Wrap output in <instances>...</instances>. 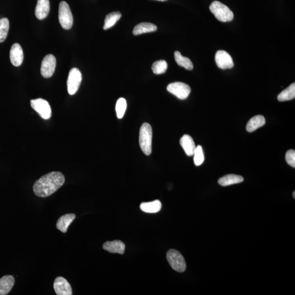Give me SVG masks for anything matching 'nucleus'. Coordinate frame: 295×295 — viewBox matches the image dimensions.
Wrapping results in <instances>:
<instances>
[{
    "instance_id": "obj_30",
    "label": "nucleus",
    "mask_w": 295,
    "mask_h": 295,
    "mask_svg": "<svg viewBox=\"0 0 295 295\" xmlns=\"http://www.w3.org/2000/svg\"><path fill=\"white\" fill-rule=\"evenodd\" d=\"M293 196L294 199H295V191H294V193L293 194Z\"/></svg>"
},
{
    "instance_id": "obj_26",
    "label": "nucleus",
    "mask_w": 295,
    "mask_h": 295,
    "mask_svg": "<svg viewBox=\"0 0 295 295\" xmlns=\"http://www.w3.org/2000/svg\"><path fill=\"white\" fill-rule=\"evenodd\" d=\"M167 62L164 60L156 61L152 65L151 69L154 74H161L166 73L167 69Z\"/></svg>"
},
{
    "instance_id": "obj_29",
    "label": "nucleus",
    "mask_w": 295,
    "mask_h": 295,
    "mask_svg": "<svg viewBox=\"0 0 295 295\" xmlns=\"http://www.w3.org/2000/svg\"><path fill=\"white\" fill-rule=\"evenodd\" d=\"M285 160L287 163L292 167H295V151L289 150L285 155Z\"/></svg>"
},
{
    "instance_id": "obj_27",
    "label": "nucleus",
    "mask_w": 295,
    "mask_h": 295,
    "mask_svg": "<svg viewBox=\"0 0 295 295\" xmlns=\"http://www.w3.org/2000/svg\"><path fill=\"white\" fill-rule=\"evenodd\" d=\"M127 108V102L124 98H120L116 104L115 111L119 119L123 118Z\"/></svg>"
},
{
    "instance_id": "obj_3",
    "label": "nucleus",
    "mask_w": 295,
    "mask_h": 295,
    "mask_svg": "<svg viewBox=\"0 0 295 295\" xmlns=\"http://www.w3.org/2000/svg\"><path fill=\"white\" fill-rule=\"evenodd\" d=\"M209 10L219 21L228 22L234 19L233 12L229 7L220 1H213L209 6Z\"/></svg>"
},
{
    "instance_id": "obj_22",
    "label": "nucleus",
    "mask_w": 295,
    "mask_h": 295,
    "mask_svg": "<svg viewBox=\"0 0 295 295\" xmlns=\"http://www.w3.org/2000/svg\"><path fill=\"white\" fill-rule=\"evenodd\" d=\"M174 59L177 64L187 70H192L194 68L193 63L188 57L183 56L180 52L174 53Z\"/></svg>"
},
{
    "instance_id": "obj_19",
    "label": "nucleus",
    "mask_w": 295,
    "mask_h": 295,
    "mask_svg": "<svg viewBox=\"0 0 295 295\" xmlns=\"http://www.w3.org/2000/svg\"><path fill=\"white\" fill-rule=\"evenodd\" d=\"M266 123V120L262 115H257L253 117L248 122L247 127V131L249 132H254L258 128L263 126Z\"/></svg>"
},
{
    "instance_id": "obj_23",
    "label": "nucleus",
    "mask_w": 295,
    "mask_h": 295,
    "mask_svg": "<svg viewBox=\"0 0 295 295\" xmlns=\"http://www.w3.org/2000/svg\"><path fill=\"white\" fill-rule=\"evenodd\" d=\"M295 97V84L290 86L280 92L278 96V100L280 102L290 101L294 99Z\"/></svg>"
},
{
    "instance_id": "obj_6",
    "label": "nucleus",
    "mask_w": 295,
    "mask_h": 295,
    "mask_svg": "<svg viewBox=\"0 0 295 295\" xmlns=\"http://www.w3.org/2000/svg\"><path fill=\"white\" fill-rule=\"evenodd\" d=\"M82 80V75L79 69L74 68L71 70L67 81L68 91L70 95H74L78 92Z\"/></svg>"
},
{
    "instance_id": "obj_21",
    "label": "nucleus",
    "mask_w": 295,
    "mask_h": 295,
    "mask_svg": "<svg viewBox=\"0 0 295 295\" xmlns=\"http://www.w3.org/2000/svg\"><path fill=\"white\" fill-rule=\"evenodd\" d=\"M162 204L159 200H155L149 203H142L140 208L142 211L148 213H155L162 209Z\"/></svg>"
},
{
    "instance_id": "obj_13",
    "label": "nucleus",
    "mask_w": 295,
    "mask_h": 295,
    "mask_svg": "<svg viewBox=\"0 0 295 295\" xmlns=\"http://www.w3.org/2000/svg\"><path fill=\"white\" fill-rule=\"evenodd\" d=\"M50 11L49 0H38L35 9V16L39 20L45 19Z\"/></svg>"
},
{
    "instance_id": "obj_2",
    "label": "nucleus",
    "mask_w": 295,
    "mask_h": 295,
    "mask_svg": "<svg viewBox=\"0 0 295 295\" xmlns=\"http://www.w3.org/2000/svg\"><path fill=\"white\" fill-rule=\"evenodd\" d=\"M152 138L153 131L150 125L145 123L140 129L139 141L141 148L146 155H149L151 153Z\"/></svg>"
},
{
    "instance_id": "obj_14",
    "label": "nucleus",
    "mask_w": 295,
    "mask_h": 295,
    "mask_svg": "<svg viewBox=\"0 0 295 295\" xmlns=\"http://www.w3.org/2000/svg\"><path fill=\"white\" fill-rule=\"evenodd\" d=\"M103 248L111 253L123 254L125 252V245L122 241L119 240L108 241L103 244Z\"/></svg>"
},
{
    "instance_id": "obj_20",
    "label": "nucleus",
    "mask_w": 295,
    "mask_h": 295,
    "mask_svg": "<svg viewBox=\"0 0 295 295\" xmlns=\"http://www.w3.org/2000/svg\"><path fill=\"white\" fill-rule=\"evenodd\" d=\"M157 26L150 23H141L137 25L133 30V34L135 36L143 34L154 32L157 30Z\"/></svg>"
},
{
    "instance_id": "obj_1",
    "label": "nucleus",
    "mask_w": 295,
    "mask_h": 295,
    "mask_svg": "<svg viewBox=\"0 0 295 295\" xmlns=\"http://www.w3.org/2000/svg\"><path fill=\"white\" fill-rule=\"evenodd\" d=\"M65 176L60 172H52L45 174L35 182L33 190L39 198L52 195L64 184Z\"/></svg>"
},
{
    "instance_id": "obj_18",
    "label": "nucleus",
    "mask_w": 295,
    "mask_h": 295,
    "mask_svg": "<svg viewBox=\"0 0 295 295\" xmlns=\"http://www.w3.org/2000/svg\"><path fill=\"white\" fill-rule=\"evenodd\" d=\"M243 177L231 174L221 178L218 180V183L221 186H226L239 184V183L243 182Z\"/></svg>"
},
{
    "instance_id": "obj_9",
    "label": "nucleus",
    "mask_w": 295,
    "mask_h": 295,
    "mask_svg": "<svg viewBox=\"0 0 295 295\" xmlns=\"http://www.w3.org/2000/svg\"><path fill=\"white\" fill-rule=\"evenodd\" d=\"M56 59L52 55H48L44 57L42 62L41 74L44 78L52 77L55 70Z\"/></svg>"
},
{
    "instance_id": "obj_5",
    "label": "nucleus",
    "mask_w": 295,
    "mask_h": 295,
    "mask_svg": "<svg viewBox=\"0 0 295 295\" xmlns=\"http://www.w3.org/2000/svg\"><path fill=\"white\" fill-rule=\"evenodd\" d=\"M59 20L62 28L69 30L73 25L74 18L68 3L61 1L59 8Z\"/></svg>"
},
{
    "instance_id": "obj_11",
    "label": "nucleus",
    "mask_w": 295,
    "mask_h": 295,
    "mask_svg": "<svg viewBox=\"0 0 295 295\" xmlns=\"http://www.w3.org/2000/svg\"><path fill=\"white\" fill-rule=\"evenodd\" d=\"M54 289L57 295H72L71 286L64 277H58L54 283Z\"/></svg>"
},
{
    "instance_id": "obj_24",
    "label": "nucleus",
    "mask_w": 295,
    "mask_h": 295,
    "mask_svg": "<svg viewBox=\"0 0 295 295\" xmlns=\"http://www.w3.org/2000/svg\"><path fill=\"white\" fill-rule=\"evenodd\" d=\"M121 17V13L119 12H113L110 13L106 17L104 29L106 30L111 28Z\"/></svg>"
},
{
    "instance_id": "obj_25",
    "label": "nucleus",
    "mask_w": 295,
    "mask_h": 295,
    "mask_svg": "<svg viewBox=\"0 0 295 295\" xmlns=\"http://www.w3.org/2000/svg\"><path fill=\"white\" fill-rule=\"evenodd\" d=\"M9 28H10V21L8 19L6 18L0 19V43L5 41Z\"/></svg>"
},
{
    "instance_id": "obj_28",
    "label": "nucleus",
    "mask_w": 295,
    "mask_h": 295,
    "mask_svg": "<svg viewBox=\"0 0 295 295\" xmlns=\"http://www.w3.org/2000/svg\"><path fill=\"white\" fill-rule=\"evenodd\" d=\"M194 156V163L196 166H200L204 162V156L202 147L198 146L196 147L193 155Z\"/></svg>"
},
{
    "instance_id": "obj_7",
    "label": "nucleus",
    "mask_w": 295,
    "mask_h": 295,
    "mask_svg": "<svg viewBox=\"0 0 295 295\" xmlns=\"http://www.w3.org/2000/svg\"><path fill=\"white\" fill-rule=\"evenodd\" d=\"M31 107L44 119H49L51 117L52 110L47 101L43 98H37L30 101Z\"/></svg>"
},
{
    "instance_id": "obj_31",
    "label": "nucleus",
    "mask_w": 295,
    "mask_h": 295,
    "mask_svg": "<svg viewBox=\"0 0 295 295\" xmlns=\"http://www.w3.org/2000/svg\"><path fill=\"white\" fill-rule=\"evenodd\" d=\"M157 1H167V0H157Z\"/></svg>"
},
{
    "instance_id": "obj_12",
    "label": "nucleus",
    "mask_w": 295,
    "mask_h": 295,
    "mask_svg": "<svg viewBox=\"0 0 295 295\" xmlns=\"http://www.w3.org/2000/svg\"><path fill=\"white\" fill-rule=\"evenodd\" d=\"M23 51L20 44L18 43L13 44L10 51V60L12 65L18 67L23 63Z\"/></svg>"
},
{
    "instance_id": "obj_4",
    "label": "nucleus",
    "mask_w": 295,
    "mask_h": 295,
    "mask_svg": "<svg viewBox=\"0 0 295 295\" xmlns=\"http://www.w3.org/2000/svg\"><path fill=\"white\" fill-rule=\"evenodd\" d=\"M167 260L169 265L178 272H184L186 270V262L182 255L175 249H170L167 253Z\"/></svg>"
},
{
    "instance_id": "obj_17",
    "label": "nucleus",
    "mask_w": 295,
    "mask_h": 295,
    "mask_svg": "<svg viewBox=\"0 0 295 295\" xmlns=\"http://www.w3.org/2000/svg\"><path fill=\"white\" fill-rule=\"evenodd\" d=\"M180 144L187 156H191L194 155L196 147L193 138L190 136L189 135L183 136L181 138Z\"/></svg>"
},
{
    "instance_id": "obj_8",
    "label": "nucleus",
    "mask_w": 295,
    "mask_h": 295,
    "mask_svg": "<svg viewBox=\"0 0 295 295\" xmlns=\"http://www.w3.org/2000/svg\"><path fill=\"white\" fill-rule=\"evenodd\" d=\"M167 90L181 100L186 99L191 92V89L188 85L182 82L169 84L167 87Z\"/></svg>"
},
{
    "instance_id": "obj_10",
    "label": "nucleus",
    "mask_w": 295,
    "mask_h": 295,
    "mask_svg": "<svg viewBox=\"0 0 295 295\" xmlns=\"http://www.w3.org/2000/svg\"><path fill=\"white\" fill-rule=\"evenodd\" d=\"M215 60L218 68L222 70L230 69L234 66L232 57L229 53L224 51H218Z\"/></svg>"
},
{
    "instance_id": "obj_15",
    "label": "nucleus",
    "mask_w": 295,
    "mask_h": 295,
    "mask_svg": "<svg viewBox=\"0 0 295 295\" xmlns=\"http://www.w3.org/2000/svg\"><path fill=\"white\" fill-rule=\"evenodd\" d=\"M15 279L12 276H4L0 279V295H6L14 286Z\"/></svg>"
},
{
    "instance_id": "obj_16",
    "label": "nucleus",
    "mask_w": 295,
    "mask_h": 295,
    "mask_svg": "<svg viewBox=\"0 0 295 295\" xmlns=\"http://www.w3.org/2000/svg\"><path fill=\"white\" fill-rule=\"evenodd\" d=\"M76 216L74 214H66L61 216L56 223L57 229L63 233H66L71 223H72Z\"/></svg>"
}]
</instances>
